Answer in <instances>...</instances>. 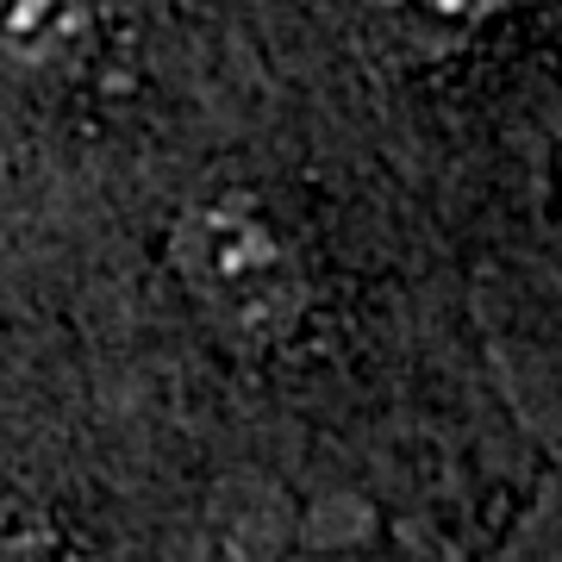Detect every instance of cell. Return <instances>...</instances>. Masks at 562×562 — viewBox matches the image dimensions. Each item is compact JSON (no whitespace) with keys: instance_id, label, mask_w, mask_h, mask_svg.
Wrapping results in <instances>:
<instances>
[{"instance_id":"cell-1","label":"cell","mask_w":562,"mask_h":562,"mask_svg":"<svg viewBox=\"0 0 562 562\" xmlns=\"http://www.w3.org/2000/svg\"><path fill=\"white\" fill-rule=\"evenodd\" d=\"M176 276L232 338H281L301 313V269L288 244L250 201L188 206L176 225Z\"/></svg>"},{"instance_id":"cell-3","label":"cell","mask_w":562,"mask_h":562,"mask_svg":"<svg viewBox=\"0 0 562 562\" xmlns=\"http://www.w3.org/2000/svg\"><path fill=\"white\" fill-rule=\"evenodd\" d=\"M394 20L419 25V32H462V25L482 20L487 0H382Z\"/></svg>"},{"instance_id":"cell-2","label":"cell","mask_w":562,"mask_h":562,"mask_svg":"<svg viewBox=\"0 0 562 562\" xmlns=\"http://www.w3.org/2000/svg\"><path fill=\"white\" fill-rule=\"evenodd\" d=\"M0 562H63V543L38 513H25L20 501H0Z\"/></svg>"}]
</instances>
